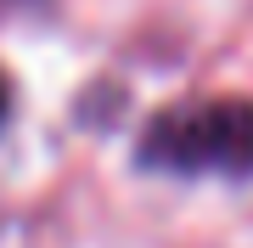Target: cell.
Wrapping results in <instances>:
<instances>
[{
	"label": "cell",
	"mask_w": 253,
	"mask_h": 248,
	"mask_svg": "<svg viewBox=\"0 0 253 248\" xmlns=\"http://www.w3.org/2000/svg\"><path fill=\"white\" fill-rule=\"evenodd\" d=\"M135 169L174 181H253V101L248 96H197L146 119L135 141Z\"/></svg>",
	"instance_id": "obj_1"
},
{
	"label": "cell",
	"mask_w": 253,
	"mask_h": 248,
	"mask_svg": "<svg viewBox=\"0 0 253 248\" xmlns=\"http://www.w3.org/2000/svg\"><path fill=\"white\" fill-rule=\"evenodd\" d=\"M0 124H6V85H0Z\"/></svg>",
	"instance_id": "obj_2"
}]
</instances>
